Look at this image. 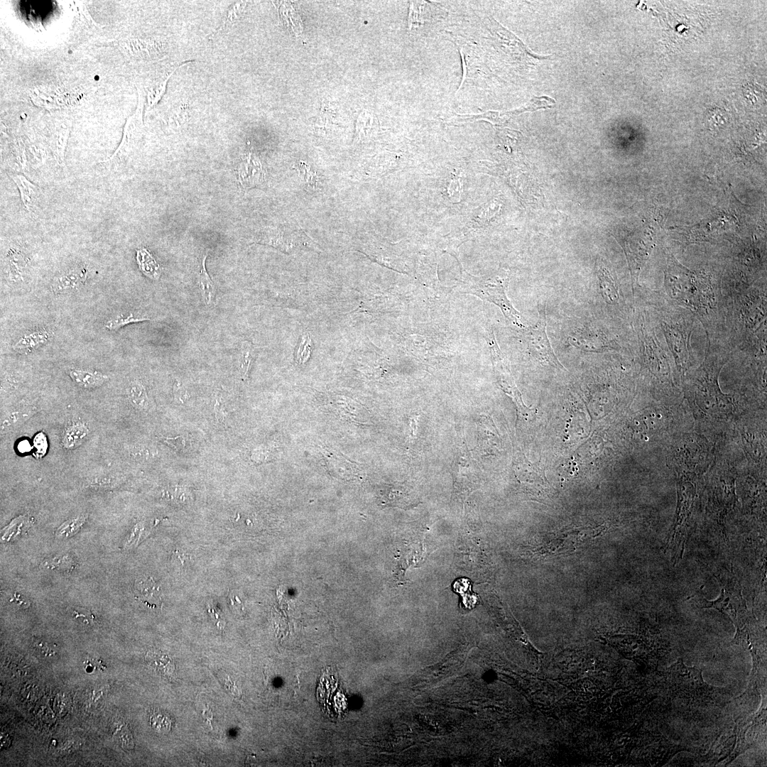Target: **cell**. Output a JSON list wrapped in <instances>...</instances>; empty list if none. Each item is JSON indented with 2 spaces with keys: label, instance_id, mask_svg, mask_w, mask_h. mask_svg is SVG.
<instances>
[{
  "label": "cell",
  "instance_id": "4",
  "mask_svg": "<svg viewBox=\"0 0 767 767\" xmlns=\"http://www.w3.org/2000/svg\"><path fill=\"white\" fill-rule=\"evenodd\" d=\"M641 298L660 327L682 380L695 367L692 337L698 320L687 310L668 301L659 290L643 293Z\"/></svg>",
  "mask_w": 767,
  "mask_h": 767
},
{
  "label": "cell",
  "instance_id": "19",
  "mask_svg": "<svg viewBox=\"0 0 767 767\" xmlns=\"http://www.w3.org/2000/svg\"><path fill=\"white\" fill-rule=\"evenodd\" d=\"M51 334L50 331L43 329L26 332L13 342L12 349L20 354L31 352L45 345Z\"/></svg>",
  "mask_w": 767,
  "mask_h": 767
},
{
  "label": "cell",
  "instance_id": "22",
  "mask_svg": "<svg viewBox=\"0 0 767 767\" xmlns=\"http://www.w3.org/2000/svg\"><path fill=\"white\" fill-rule=\"evenodd\" d=\"M89 433L86 425L81 422H73L65 428L62 437V445L66 449H75L86 440Z\"/></svg>",
  "mask_w": 767,
  "mask_h": 767
},
{
  "label": "cell",
  "instance_id": "17",
  "mask_svg": "<svg viewBox=\"0 0 767 767\" xmlns=\"http://www.w3.org/2000/svg\"><path fill=\"white\" fill-rule=\"evenodd\" d=\"M9 175L16 185L21 200L25 209L30 213H34L41 195L40 188L31 182L24 175L18 173H9Z\"/></svg>",
  "mask_w": 767,
  "mask_h": 767
},
{
  "label": "cell",
  "instance_id": "7",
  "mask_svg": "<svg viewBox=\"0 0 767 767\" xmlns=\"http://www.w3.org/2000/svg\"><path fill=\"white\" fill-rule=\"evenodd\" d=\"M524 339L532 356L540 364L565 369L551 347L546 332L545 306L540 308L535 325L521 329Z\"/></svg>",
  "mask_w": 767,
  "mask_h": 767
},
{
  "label": "cell",
  "instance_id": "10",
  "mask_svg": "<svg viewBox=\"0 0 767 767\" xmlns=\"http://www.w3.org/2000/svg\"><path fill=\"white\" fill-rule=\"evenodd\" d=\"M555 100L546 96L534 97L525 105L513 110L504 111H488L478 114H456L448 120L449 124H460L482 119L495 125H502L510 119L526 111H533L540 109L550 108Z\"/></svg>",
  "mask_w": 767,
  "mask_h": 767
},
{
  "label": "cell",
  "instance_id": "25",
  "mask_svg": "<svg viewBox=\"0 0 767 767\" xmlns=\"http://www.w3.org/2000/svg\"><path fill=\"white\" fill-rule=\"evenodd\" d=\"M149 320H151V319L147 315L131 311L124 312L116 314L109 317L106 321L104 327L107 330L116 331L129 324Z\"/></svg>",
  "mask_w": 767,
  "mask_h": 767
},
{
  "label": "cell",
  "instance_id": "2",
  "mask_svg": "<svg viewBox=\"0 0 767 767\" xmlns=\"http://www.w3.org/2000/svg\"><path fill=\"white\" fill-rule=\"evenodd\" d=\"M660 293L670 303L687 310L700 322L707 342L722 341L724 335V306L722 278L709 271H692L670 255L664 269Z\"/></svg>",
  "mask_w": 767,
  "mask_h": 767
},
{
  "label": "cell",
  "instance_id": "9",
  "mask_svg": "<svg viewBox=\"0 0 767 767\" xmlns=\"http://www.w3.org/2000/svg\"><path fill=\"white\" fill-rule=\"evenodd\" d=\"M701 608H712L727 615L734 625L751 615L735 581L723 587L717 599L709 601L700 598L698 601Z\"/></svg>",
  "mask_w": 767,
  "mask_h": 767
},
{
  "label": "cell",
  "instance_id": "15",
  "mask_svg": "<svg viewBox=\"0 0 767 767\" xmlns=\"http://www.w3.org/2000/svg\"><path fill=\"white\" fill-rule=\"evenodd\" d=\"M88 270L84 265H76L56 276L50 285L55 295H63L77 290L87 282Z\"/></svg>",
  "mask_w": 767,
  "mask_h": 767
},
{
  "label": "cell",
  "instance_id": "30",
  "mask_svg": "<svg viewBox=\"0 0 767 767\" xmlns=\"http://www.w3.org/2000/svg\"><path fill=\"white\" fill-rule=\"evenodd\" d=\"M159 439L164 444L167 445L176 452L182 450L186 444L185 439L182 435L176 436L175 437H160Z\"/></svg>",
  "mask_w": 767,
  "mask_h": 767
},
{
  "label": "cell",
  "instance_id": "12",
  "mask_svg": "<svg viewBox=\"0 0 767 767\" xmlns=\"http://www.w3.org/2000/svg\"><path fill=\"white\" fill-rule=\"evenodd\" d=\"M142 131L141 121V104L138 106L136 113L128 120L124 131V136L121 144L115 153L108 160L105 161L110 164H116L119 161L126 159L133 151L139 141Z\"/></svg>",
  "mask_w": 767,
  "mask_h": 767
},
{
  "label": "cell",
  "instance_id": "6",
  "mask_svg": "<svg viewBox=\"0 0 767 767\" xmlns=\"http://www.w3.org/2000/svg\"><path fill=\"white\" fill-rule=\"evenodd\" d=\"M508 278L495 276L490 278L466 277L460 284L461 290L478 296L482 300L497 305L505 317L517 327H526L522 322L521 315L508 299L506 290Z\"/></svg>",
  "mask_w": 767,
  "mask_h": 767
},
{
  "label": "cell",
  "instance_id": "33",
  "mask_svg": "<svg viewBox=\"0 0 767 767\" xmlns=\"http://www.w3.org/2000/svg\"><path fill=\"white\" fill-rule=\"evenodd\" d=\"M214 410L215 416H216L218 422L224 424L225 423V415H224L225 413H224V410L223 409L222 404L221 403L220 398H219V397H216V398H215V403L214 404Z\"/></svg>",
  "mask_w": 767,
  "mask_h": 767
},
{
  "label": "cell",
  "instance_id": "29",
  "mask_svg": "<svg viewBox=\"0 0 767 767\" xmlns=\"http://www.w3.org/2000/svg\"><path fill=\"white\" fill-rule=\"evenodd\" d=\"M85 517L79 516L74 519L65 522L58 530V534H72L77 531L85 522Z\"/></svg>",
  "mask_w": 767,
  "mask_h": 767
},
{
  "label": "cell",
  "instance_id": "21",
  "mask_svg": "<svg viewBox=\"0 0 767 767\" xmlns=\"http://www.w3.org/2000/svg\"><path fill=\"white\" fill-rule=\"evenodd\" d=\"M207 257V251L202 256L201 259L198 286L204 304L210 308L215 303L217 291L215 285L206 269L205 261Z\"/></svg>",
  "mask_w": 767,
  "mask_h": 767
},
{
  "label": "cell",
  "instance_id": "3",
  "mask_svg": "<svg viewBox=\"0 0 767 767\" xmlns=\"http://www.w3.org/2000/svg\"><path fill=\"white\" fill-rule=\"evenodd\" d=\"M730 354L724 342H707L702 363L682 377L684 396L696 414L722 419L734 411V397L724 393L719 384L720 371Z\"/></svg>",
  "mask_w": 767,
  "mask_h": 767
},
{
  "label": "cell",
  "instance_id": "27",
  "mask_svg": "<svg viewBox=\"0 0 767 767\" xmlns=\"http://www.w3.org/2000/svg\"><path fill=\"white\" fill-rule=\"evenodd\" d=\"M313 342L309 332L301 334L295 352V361L299 366L305 364L311 357Z\"/></svg>",
  "mask_w": 767,
  "mask_h": 767
},
{
  "label": "cell",
  "instance_id": "26",
  "mask_svg": "<svg viewBox=\"0 0 767 767\" xmlns=\"http://www.w3.org/2000/svg\"><path fill=\"white\" fill-rule=\"evenodd\" d=\"M130 402L139 409H146L149 403L145 386L138 381H132L126 388Z\"/></svg>",
  "mask_w": 767,
  "mask_h": 767
},
{
  "label": "cell",
  "instance_id": "28",
  "mask_svg": "<svg viewBox=\"0 0 767 767\" xmlns=\"http://www.w3.org/2000/svg\"><path fill=\"white\" fill-rule=\"evenodd\" d=\"M243 3L244 2H236L235 4L232 5V6L227 11L222 24L217 31V32L224 29L227 26H230L231 24H232L233 22L236 21L240 13H241L242 9L244 7L245 4Z\"/></svg>",
  "mask_w": 767,
  "mask_h": 767
},
{
  "label": "cell",
  "instance_id": "24",
  "mask_svg": "<svg viewBox=\"0 0 767 767\" xmlns=\"http://www.w3.org/2000/svg\"><path fill=\"white\" fill-rule=\"evenodd\" d=\"M136 261L141 271L148 278L158 281L161 268L153 255L145 248L136 251Z\"/></svg>",
  "mask_w": 767,
  "mask_h": 767
},
{
  "label": "cell",
  "instance_id": "31",
  "mask_svg": "<svg viewBox=\"0 0 767 767\" xmlns=\"http://www.w3.org/2000/svg\"><path fill=\"white\" fill-rule=\"evenodd\" d=\"M33 447L37 456H43L46 452L48 442L46 436L43 433H39L33 440Z\"/></svg>",
  "mask_w": 767,
  "mask_h": 767
},
{
  "label": "cell",
  "instance_id": "13",
  "mask_svg": "<svg viewBox=\"0 0 767 767\" xmlns=\"http://www.w3.org/2000/svg\"><path fill=\"white\" fill-rule=\"evenodd\" d=\"M299 235L277 227H266L255 236V243L270 246L285 254H291L300 246Z\"/></svg>",
  "mask_w": 767,
  "mask_h": 767
},
{
  "label": "cell",
  "instance_id": "18",
  "mask_svg": "<svg viewBox=\"0 0 767 767\" xmlns=\"http://www.w3.org/2000/svg\"><path fill=\"white\" fill-rule=\"evenodd\" d=\"M135 598L151 608L161 606L162 596L160 587L150 577L136 580L134 584Z\"/></svg>",
  "mask_w": 767,
  "mask_h": 767
},
{
  "label": "cell",
  "instance_id": "5",
  "mask_svg": "<svg viewBox=\"0 0 767 767\" xmlns=\"http://www.w3.org/2000/svg\"><path fill=\"white\" fill-rule=\"evenodd\" d=\"M634 323L641 364L656 386L667 388L673 384L674 371L677 373L675 363L658 325L643 303L636 310Z\"/></svg>",
  "mask_w": 767,
  "mask_h": 767
},
{
  "label": "cell",
  "instance_id": "8",
  "mask_svg": "<svg viewBox=\"0 0 767 767\" xmlns=\"http://www.w3.org/2000/svg\"><path fill=\"white\" fill-rule=\"evenodd\" d=\"M694 494V489L690 484H688V482L680 483L675 522L672 533L668 537L665 543L666 548H672L675 559L677 560L682 557L689 536L686 522L691 513Z\"/></svg>",
  "mask_w": 767,
  "mask_h": 767
},
{
  "label": "cell",
  "instance_id": "16",
  "mask_svg": "<svg viewBox=\"0 0 767 767\" xmlns=\"http://www.w3.org/2000/svg\"><path fill=\"white\" fill-rule=\"evenodd\" d=\"M599 290L606 305L624 313L626 306L620 287L617 281L605 267L600 266L597 270Z\"/></svg>",
  "mask_w": 767,
  "mask_h": 767
},
{
  "label": "cell",
  "instance_id": "23",
  "mask_svg": "<svg viewBox=\"0 0 767 767\" xmlns=\"http://www.w3.org/2000/svg\"><path fill=\"white\" fill-rule=\"evenodd\" d=\"M256 356L255 347L251 342L243 340L240 342L238 349V364L243 380H246L249 378Z\"/></svg>",
  "mask_w": 767,
  "mask_h": 767
},
{
  "label": "cell",
  "instance_id": "20",
  "mask_svg": "<svg viewBox=\"0 0 767 767\" xmlns=\"http://www.w3.org/2000/svg\"><path fill=\"white\" fill-rule=\"evenodd\" d=\"M68 375L75 384L87 389L99 387L109 379L106 374L99 371L80 368H71Z\"/></svg>",
  "mask_w": 767,
  "mask_h": 767
},
{
  "label": "cell",
  "instance_id": "14",
  "mask_svg": "<svg viewBox=\"0 0 767 767\" xmlns=\"http://www.w3.org/2000/svg\"><path fill=\"white\" fill-rule=\"evenodd\" d=\"M237 181L244 190L259 187L265 180V173L259 158L249 152L236 168Z\"/></svg>",
  "mask_w": 767,
  "mask_h": 767
},
{
  "label": "cell",
  "instance_id": "34",
  "mask_svg": "<svg viewBox=\"0 0 767 767\" xmlns=\"http://www.w3.org/2000/svg\"><path fill=\"white\" fill-rule=\"evenodd\" d=\"M31 446L28 441L24 440L21 441L18 445V449L19 452L24 453L31 450Z\"/></svg>",
  "mask_w": 767,
  "mask_h": 767
},
{
  "label": "cell",
  "instance_id": "1",
  "mask_svg": "<svg viewBox=\"0 0 767 767\" xmlns=\"http://www.w3.org/2000/svg\"><path fill=\"white\" fill-rule=\"evenodd\" d=\"M723 341L731 355L766 361L767 293L766 280L723 281Z\"/></svg>",
  "mask_w": 767,
  "mask_h": 767
},
{
  "label": "cell",
  "instance_id": "11",
  "mask_svg": "<svg viewBox=\"0 0 767 767\" xmlns=\"http://www.w3.org/2000/svg\"><path fill=\"white\" fill-rule=\"evenodd\" d=\"M666 679L674 690L688 695L700 693L709 687L703 680L702 670L687 666L682 658L668 668Z\"/></svg>",
  "mask_w": 767,
  "mask_h": 767
},
{
  "label": "cell",
  "instance_id": "32",
  "mask_svg": "<svg viewBox=\"0 0 767 767\" xmlns=\"http://www.w3.org/2000/svg\"><path fill=\"white\" fill-rule=\"evenodd\" d=\"M173 395L175 399L181 403H185L189 398L188 393L180 381H175L173 384Z\"/></svg>",
  "mask_w": 767,
  "mask_h": 767
}]
</instances>
